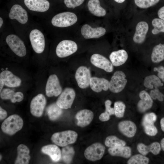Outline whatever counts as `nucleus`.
<instances>
[{"instance_id": "nucleus-19", "label": "nucleus", "mask_w": 164, "mask_h": 164, "mask_svg": "<svg viewBox=\"0 0 164 164\" xmlns=\"http://www.w3.org/2000/svg\"><path fill=\"white\" fill-rule=\"evenodd\" d=\"M25 4L30 10L43 12L48 10L50 3L47 0H24Z\"/></svg>"}, {"instance_id": "nucleus-25", "label": "nucleus", "mask_w": 164, "mask_h": 164, "mask_svg": "<svg viewBox=\"0 0 164 164\" xmlns=\"http://www.w3.org/2000/svg\"><path fill=\"white\" fill-rule=\"evenodd\" d=\"M0 96L2 99L10 100L13 103L20 102L24 98V95L22 92L18 91L15 92L13 90L7 88H4L2 90Z\"/></svg>"}, {"instance_id": "nucleus-8", "label": "nucleus", "mask_w": 164, "mask_h": 164, "mask_svg": "<svg viewBox=\"0 0 164 164\" xmlns=\"http://www.w3.org/2000/svg\"><path fill=\"white\" fill-rule=\"evenodd\" d=\"M105 149L102 144L96 142L88 147L85 150L84 155L88 160L95 161L101 159L103 157Z\"/></svg>"}, {"instance_id": "nucleus-27", "label": "nucleus", "mask_w": 164, "mask_h": 164, "mask_svg": "<svg viewBox=\"0 0 164 164\" xmlns=\"http://www.w3.org/2000/svg\"><path fill=\"white\" fill-rule=\"evenodd\" d=\"M43 153L49 155L54 162H58L61 158V151L56 145L50 144L43 146L41 149Z\"/></svg>"}, {"instance_id": "nucleus-2", "label": "nucleus", "mask_w": 164, "mask_h": 164, "mask_svg": "<svg viewBox=\"0 0 164 164\" xmlns=\"http://www.w3.org/2000/svg\"><path fill=\"white\" fill-rule=\"evenodd\" d=\"M77 20V16L75 13L70 12H65L54 15L51 19V22L54 26L65 28L74 25Z\"/></svg>"}, {"instance_id": "nucleus-43", "label": "nucleus", "mask_w": 164, "mask_h": 164, "mask_svg": "<svg viewBox=\"0 0 164 164\" xmlns=\"http://www.w3.org/2000/svg\"><path fill=\"white\" fill-rule=\"evenodd\" d=\"M111 101L107 100L105 101V112L108 114L110 116L114 114V108L111 107Z\"/></svg>"}, {"instance_id": "nucleus-15", "label": "nucleus", "mask_w": 164, "mask_h": 164, "mask_svg": "<svg viewBox=\"0 0 164 164\" xmlns=\"http://www.w3.org/2000/svg\"><path fill=\"white\" fill-rule=\"evenodd\" d=\"M11 19L16 20L19 23L24 24L28 20V15L26 11L18 4L14 5L11 8L9 14Z\"/></svg>"}, {"instance_id": "nucleus-51", "label": "nucleus", "mask_w": 164, "mask_h": 164, "mask_svg": "<svg viewBox=\"0 0 164 164\" xmlns=\"http://www.w3.org/2000/svg\"><path fill=\"white\" fill-rule=\"evenodd\" d=\"M3 20L1 18H0V27L1 28L2 26V24H3Z\"/></svg>"}, {"instance_id": "nucleus-24", "label": "nucleus", "mask_w": 164, "mask_h": 164, "mask_svg": "<svg viewBox=\"0 0 164 164\" xmlns=\"http://www.w3.org/2000/svg\"><path fill=\"white\" fill-rule=\"evenodd\" d=\"M128 57V54L124 50L121 49L112 52L109 55V59L113 65L120 66L124 63Z\"/></svg>"}, {"instance_id": "nucleus-16", "label": "nucleus", "mask_w": 164, "mask_h": 164, "mask_svg": "<svg viewBox=\"0 0 164 164\" xmlns=\"http://www.w3.org/2000/svg\"><path fill=\"white\" fill-rule=\"evenodd\" d=\"M0 79L3 81L5 85L10 87H19L22 83L20 78L8 70H3L0 73Z\"/></svg>"}, {"instance_id": "nucleus-49", "label": "nucleus", "mask_w": 164, "mask_h": 164, "mask_svg": "<svg viewBox=\"0 0 164 164\" xmlns=\"http://www.w3.org/2000/svg\"><path fill=\"white\" fill-rule=\"evenodd\" d=\"M4 85L5 84L3 81L1 79H0V92H1L2 90Z\"/></svg>"}, {"instance_id": "nucleus-23", "label": "nucleus", "mask_w": 164, "mask_h": 164, "mask_svg": "<svg viewBox=\"0 0 164 164\" xmlns=\"http://www.w3.org/2000/svg\"><path fill=\"white\" fill-rule=\"evenodd\" d=\"M17 155L15 164H28L30 159V151L28 147L23 144L19 145L17 148Z\"/></svg>"}, {"instance_id": "nucleus-11", "label": "nucleus", "mask_w": 164, "mask_h": 164, "mask_svg": "<svg viewBox=\"0 0 164 164\" xmlns=\"http://www.w3.org/2000/svg\"><path fill=\"white\" fill-rule=\"evenodd\" d=\"M75 77L78 87L84 89L88 87L91 77L90 70L84 66H80L77 70Z\"/></svg>"}, {"instance_id": "nucleus-39", "label": "nucleus", "mask_w": 164, "mask_h": 164, "mask_svg": "<svg viewBox=\"0 0 164 164\" xmlns=\"http://www.w3.org/2000/svg\"><path fill=\"white\" fill-rule=\"evenodd\" d=\"M157 119V116L153 112L146 114L143 117L142 121L143 126L146 125L154 124Z\"/></svg>"}, {"instance_id": "nucleus-37", "label": "nucleus", "mask_w": 164, "mask_h": 164, "mask_svg": "<svg viewBox=\"0 0 164 164\" xmlns=\"http://www.w3.org/2000/svg\"><path fill=\"white\" fill-rule=\"evenodd\" d=\"M126 106L121 101L115 102L114 104V114L116 117L119 118L123 117L124 116Z\"/></svg>"}, {"instance_id": "nucleus-17", "label": "nucleus", "mask_w": 164, "mask_h": 164, "mask_svg": "<svg viewBox=\"0 0 164 164\" xmlns=\"http://www.w3.org/2000/svg\"><path fill=\"white\" fill-rule=\"evenodd\" d=\"M148 30L149 25L147 22L142 21L138 23L133 38L134 42L138 44L143 43L145 40Z\"/></svg>"}, {"instance_id": "nucleus-52", "label": "nucleus", "mask_w": 164, "mask_h": 164, "mask_svg": "<svg viewBox=\"0 0 164 164\" xmlns=\"http://www.w3.org/2000/svg\"><path fill=\"white\" fill-rule=\"evenodd\" d=\"M116 2L118 3H122L124 2L125 0H114Z\"/></svg>"}, {"instance_id": "nucleus-44", "label": "nucleus", "mask_w": 164, "mask_h": 164, "mask_svg": "<svg viewBox=\"0 0 164 164\" xmlns=\"http://www.w3.org/2000/svg\"><path fill=\"white\" fill-rule=\"evenodd\" d=\"M153 70L155 71H157L158 72V77L164 82V67L162 66H160L158 68L154 67Z\"/></svg>"}, {"instance_id": "nucleus-26", "label": "nucleus", "mask_w": 164, "mask_h": 164, "mask_svg": "<svg viewBox=\"0 0 164 164\" xmlns=\"http://www.w3.org/2000/svg\"><path fill=\"white\" fill-rule=\"evenodd\" d=\"M137 149L140 153L143 155H146L150 152L154 155H157L161 151V146L157 142H153L149 145L140 143L137 146Z\"/></svg>"}, {"instance_id": "nucleus-10", "label": "nucleus", "mask_w": 164, "mask_h": 164, "mask_svg": "<svg viewBox=\"0 0 164 164\" xmlns=\"http://www.w3.org/2000/svg\"><path fill=\"white\" fill-rule=\"evenodd\" d=\"M62 90L57 76L55 74L50 75L47 79L45 87L46 96L49 97L58 96L61 94Z\"/></svg>"}, {"instance_id": "nucleus-42", "label": "nucleus", "mask_w": 164, "mask_h": 164, "mask_svg": "<svg viewBox=\"0 0 164 164\" xmlns=\"http://www.w3.org/2000/svg\"><path fill=\"white\" fill-rule=\"evenodd\" d=\"M145 132L151 136L155 135L158 133V130L154 124L149 125L143 126Z\"/></svg>"}, {"instance_id": "nucleus-13", "label": "nucleus", "mask_w": 164, "mask_h": 164, "mask_svg": "<svg viewBox=\"0 0 164 164\" xmlns=\"http://www.w3.org/2000/svg\"><path fill=\"white\" fill-rule=\"evenodd\" d=\"M106 31V29L103 27H93L87 24L83 25L80 29L82 36L86 39L100 38L105 34Z\"/></svg>"}, {"instance_id": "nucleus-28", "label": "nucleus", "mask_w": 164, "mask_h": 164, "mask_svg": "<svg viewBox=\"0 0 164 164\" xmlns=\"http://www.w3.org/2000/svg\"><path fill=\"white\" fill-rule=\"evenodd\" d=\"M87 7L90 12L96 17H103L106 14V10L101 6L99 0H89Z\"/></svg>"}, {"instance_id": "nucleus-41", "label": "nucleus", "mask_w": 164, "mask_h": 164, "mask_svg": "<svg viewBox=\"0 0 164 164\" xmlns=\"http://www.w3.org/2000/svg\"><path fill=\"white\" fill-rule=\"evenodd\" d=\"M149 94L153 99H157L160 101H162L164 100V95L159 91L158 88L151 90Z\"/></svg>"}, {"instance_id": "nucleus-12", "label": "nucleus", "mask_w": 164, "mask_h": 164, "mask_svg": "<svg viewBox=\"0 0 164 164\" xmlns=\"http://www.w3.org/2000/svg\"><path fill=\"white\" fill-rule=\"evenodd\" d=\"M46 100L44 96L39 94L34 97L31 100L30 104V111L33 116L41 117L46 106Z\"/></svg>"}, {"instance_id": "nucleus-6", "label": "nucleus", "mask_w": 164, "mask_h": 164, "mask_svg": "<svg viewBox=\"0 0 164 164\" xmlns=\"http://www.w3.org/2000/svg\"><path fill=\"white\" fill-rule=\"evenodd\" d=\"M7 44L17 56L23 57L26 53V46L23 41L17 35L10 34L6 37Z\"/></svg>"}, {"instance_id": "nucleus-53", "label": "nucleus", "mask_w": 164, "mask_h": 164, "mask_svg": "<svg viewBox=\"0 0 164 164\" xmlns=\"http://www.w3.org/2000/svg\"><path fill=\"white\" fill-rule=\"evenodd\" d=\"M0 160H1V159H2V155L1 154H0Z\"/></svg>"}, {"instance_id": "nucleus-40", "label": "nucleus", "mask_w": 164, "mask_h": 164, "mask_svg": "<svg viewBox=\"0 0 164 164\" xmlns=\"http://www.w3.org/2000/svg\"><path fill=\"white\" fill-rule=\"evenodd\" d=\"M85 0H64V3L69 8L74 9L82 5Z\"/></svg>"}, {"instance_id": "nucleus-46", "label": "nucleus", "mask_w": 164, "mask_h": 164, "mask_svg": "<svg viewBox=\"0 0 164 164\" xmlns=\"http://www.w3.org/2000/svg\"><path fill=\"white\" fill-rule=\"evenodd\" d=\"M7 113L6 111L0 107V119L1 120L5 119L7 117Z\"/></svg>"}, {"instance_id": "nucleus-38", "label": "nucleus", "mask_w": 164, "mask_h": 164, "mask_svg": "<svg viewBox=\"0 0 164 164\" xmlns=\"http://www.w3.org/2000/svg\"><path fill=\"white\" fill-rule=\"evenodd\" d=\"M159 0H134L136 5L139 8L146 9L152 6L157 3Z\"/></svg>"}, {"instance_id": "nucleus-3", "label": "nucleus", "mask_w": 164, "mask_h": 164, "mask_svg": "<svg viewBox=\"0 0 164 164\" xmlns=\"http://www.w3.org/2000/svg\"><path fill=\"white\" fill-rule=\"evenodd\" d=\"M77 137L76 132L68 130L54 133L51 137V140L57 145L64 147L75 143Z\"/></svg>"}, {"instance_id": "nucleus-45", "label": "nucleus", "mask_w": 164, "mask_h": 164, "mask_svg": "<svg viewBox=\"0 0 164 164\" xmlns=\"http://www.w3.org/2000/svg\"><path fill=\"white\" fill-rule=\"evenodd\" d=\"M110 115L106 112L102 113L99 116V120L102 121H106L109 120Z\"/></svg>"}, {"instance_id": "nucleus-14", "label": "nucleus", "mask_w": 164, "mask_h": 164, "mask_svg": "<svg viewBox=\"0 0 164 164\" xmlns=\"http://www.w3.org/2000/svg\"><path fill=\"white\" fill-rule=\"evenodd\" d=\"M90 60L94 66L107 72H111L113 70V66L111 62L100 54L96 53L92 54L91 56Z\"/></svg>"}, {"instance_id": "nucleus-4", "label": "nucleus", "mask_w": 164, "mask_h": 164, "mask_svg": "<svg viewBox=\"0 0 164 164\" xmlns=\"http://www.w3.org/2000/svg\"><path fill=\"white\" fill-rule=\"evenodd\" d=\"M77 43L70 40H64L61 41L57 45L56 53L60 58L68 56L77 52L78 50Z\"/></svg>"}, {"instance_id": "nucleus-21", "label": "nucleus", "mask_w": 164, "mask_h": 164, "mask_svg": "<svg viewBox=\"0 0 164 164\" xmlns=\"http://www.w3.org/2000/svg\"><path fill=\"white\" fill-rule=\"evenodd\" d=\"M119 131L126 136L131 138L135 135L137 131V127L133 122L126 120L120 122L118 125Z\"/></svg>"}, {"instance_id": "nucleus-1", "label": "nucleus", "mask_w": 164, "mask_h": 164, "mask_svg": "<svg viewBox=\"0 0 164 164\" xmlns=\"http://www.w3.org/2000/svg\"><path fill=\"white\" fill-rule=\"evenodd\" d=\"M23 121L18 115H12L5 120L2 123L1 128L4 133L13 135L22 128Z\"/></svg>"}, {"instance_id": "nucleus-35", "label": "nucleus", "mask_w": 164, "mask_h": 164, "mask_svg": "<svg viewBox=\"0 0 164 164\" xmlns=\"http://www.w3.org/2000/svg\"><path fill=\"white\" fill-rule=\"evenodd\" d=\"M152 23L154 27L152 31L153 34H157L161 32H164V20L160 18H155L152 20Z\"/></svg>"}, {"instance_id": "nucleus-34", "label": "nucleus", "mask_w": 164, "mask_h": 164, "mask_svg": "<svg viewBox=\"0 0 164 164\" xmlns=\"http://www.w3.org/2000/svg\"><path fill=\"white\" fill-rule=\"evenodd\" d=\"M104 144L108 147L113 148L125 146L126 143L115 136L110 135L106 138Z\"/></svg>"}, {"instance_id": "nucleus-32", "label": "nucleus", "mask_w": 164, "mask_h": 164, "mask_svg": "<svg viewBox=\"0 0 164 164\" xmlns=\"http://www.w3.org/2000/svg\"><path fill=\"white\" fill-rule=\"evenodd\" d=\"M144 86L149 89L158 88L160 86H163L159 78L155 75H151L146 77L144 80Z\"/></svg>"}, {"instance_id": "nucleus-33", "label": "nucleus", "mask_w": 164, "mask_h": 164, "mask_svg": "<svg viewBox=\"0 0 164 164\" xmlns=\"http://www.w3.org/2000/svg\"><path fill=\"white\" fill-rule=\"evenodd\" d=\"M61 153L63 160L66 163L69 164L73 159L75 151L73 147L68 145L62 148Z\"/></svg>"}, {"instance_id": "nucleus-48", "label": "nucleus", "mask_w": 164, "mask_h": 164, "mask_svg": "<svg viewBox=\"0 0 164 164\" xmlns=\"http://www.w3.org/2000/svg\"><path fill=\"white\" fill-rule=\"evenodd\" d=\"M160 124L161 129L164 132V117L162 118L161 119Z\"/></svg>"}, {"instance_id": "nucleus-5", "label": "nucleus", "mask_w": 164, "mask_h": 164, "mask_svg": "<svg viewBox=\"0 0 164 164\" xmlns=\"http://www.w3.org/2000/svg\"><path fill=\"white\" fill-rule=\"evenodd\" d=\"M127 82L124 73L120 70L116 71L109 81V89L112 93H119L124 89Z\"/></svg>"}, {"instance_id": "nucleus-50", "label": "nucleus", "mask_w": 164, "mask_h": 164, "mask_svg": "<svg viewBox=\"0 0 164 164\" xmlns=\"http://www.w3.org/2000/svg\"><path fill=\"white\" fill-rule=\"evenodd\" d=\"M161 148L162 150L164 151V138H162L160 142Z\"/></svg>"}, {"instance_id": "nucleus-31", "label": "nucleus", "mask_w": 164, "mask_h": 164, "mask_svg": "<svg viewBox=\"0 0 164 164\" xmlns=\"http://www.w3.org/2000/svg\"><path fill=\"white\" fill-rule=\"evenodd\" d=\"M151 59L154 63H158L164 60V44L160 43L154 47Z\"/></svg>"}, {"instance_id": "nucleus-18", "label": "nucleus", "mask_w": 164, "mask_h": 164, "mask_svg": "<svg viewBox=\"0 0 164 164\" xmlns=\"http://www.w3.org/2000/svg\"><path fill=\"white\" fill-rule=\"evenodd\" d=\"M94 116V113L89 110L84 109L80 111L75 115L77 125L82 128L87 126L92 121Z\"/></svg>"}, {"instance_id": "nucleus-20", "label": "nucleus", "mask_w": 164, "mask_h": 164, "mask_svg": "<svg viewBox=\"0 0 164 164\" xmlns=\"http://www.w3.org/2000/svg\"><path fill=\"white\" fill-rule=\"evenodd\" d=\"M109 81L104 78L93 77L91 79L89 86L93 91L99 93L102 90L107 91L109 89Z\"/></svg>"}, {"instance_id": "nucleus-7", "label": "nucleus", "mask_w": 164, "mask_h": 164, "mask_svg": "<svg viewBox=\"0 0 164 164\" xmlns=\"http://www.w3.org/2000/svg\"><path fill=\"white\" fill-rule=\"evenodd\" d=\"M76 96L75 91L72 88H66L57 98L56 103L62 109L71 108Z\"/></svg>"}, {"instance_id": "nucleus-22", "label": "nucleus", "mask_w": 164, "mask_h": 164, "mask_svg": "<svg viewBox=\"0 0 164 164\" xmlns=\"http://www.w3.org/2000/svg\"><path fill=\"white\" fill-rule=\"evenodd\" d=\"M139 97L140 100L138 103L137 108L139 111L144 112L152 107L153 103L152 98L146 91H141Z\"/></svg>"}, {"instance_id": "nucleus-36", "label": "nucleus", "mask_w": 164, "mask_h": 164, "mask_svg": "<svg viewBox=\"0 0 164 164\" xmlns=\"http://www.w3.org/2000/svg\"><path fill=\"white\" fill-rule=\"evenodd\" d=\"M149 162V158L142 154H136L132 156L128 161V164H147Z\"/></svg>"}, {"instance_id": "nucleus-47", "label": "nucleus", "mask_w": 164, "mask_h": 164, "mask_svg": "<svg viewBox=\"0 0 164 164\" xmlns=\"http://www.w3.org/2000/svg\"><path fill=\"white\" fill-rule=\"evenodd\" d=\"M158 15L159 17L164 20V6L161 8L158 12Z\"/></svg>"}, {"instance_id": "nucleus-30", "label": "nucleus", "mask_w": 164, "mask_h": 164, "mask_svg": "<svg viewBox=\"0 0 164 164\" xmlns=\"http://www.w3.org/2000/svg\"><path fill=\"white\" fill-rule=\"evenodd\" d=\"M46 111L49 119L51 121L58 119L63 113L62 109L60 108L56 103L50 105L47 108Z\"/></svg>"}, {"instance_id": "nucleus-29", "label": "nucleus", "mask_w": 164, "mask_h": 164, "mask_svg": "<svg viewBox=\"0 0 164 164\" xmlns=\"http://www.w3.org/2000/svg\"><path fill=\"white\" fill-rule=\"evenodd\" d=\"M108 151L109 154L112 156H120L128 158L131 155V149L128 146L110 148Z\"/></svg>"}, {"instance_id": "nucleus-9", "label": "nucleus", "mask_w": 164, "mask_h": 164, "mask_svg": "<svg viewBox=\"0 0 164 164\" xmlns=\"http://www.w3.org/2000/svg\"><path fill=\"white\" fill-rule=\"evenodd\" d=\"M29 39L32 47L37 53L43 52L45 47V39L43 33L39 30L35 29L29 34Z\"/></svg>"}]
</instances>
